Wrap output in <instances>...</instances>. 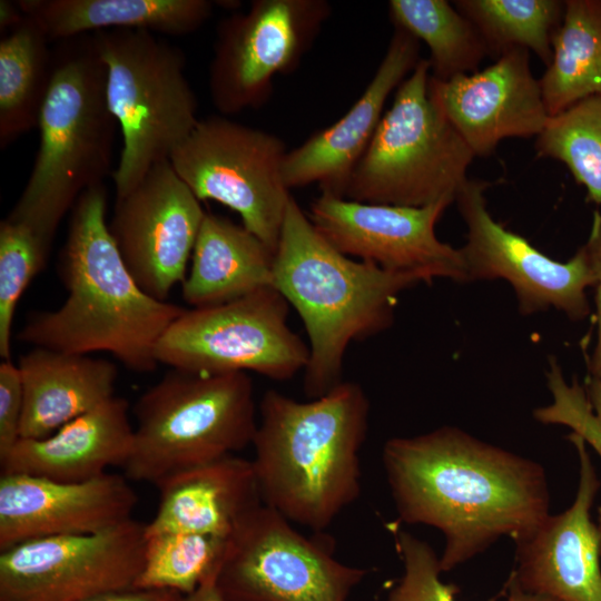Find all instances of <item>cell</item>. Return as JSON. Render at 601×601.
I'll return each mask as SVG.
<instances>
[{"label": "cell", "mask_w": 601, "mask_h": 601, "mask_svg": "<svg viewBox=\"0 0 601 601\" xmlns=\"http://www.w3.org/2000/svg\"><path fill=\"white\" fill-rule=\"evenodd\" d=\"M160 500L146 534L199 533L229 539L263 504L252 461L228 455L156 485Z\"/></svg>", "instance_id": "7402d4cb"}, {"label": "cell", "mask_w": 601, "mask_h": 601, "mask_svg": "<svg viewBox=\"0 0 601 601\" xmlns=\"http://www.w3.org/2000/svg\"><path fill=\"white\" fill-rule=\"evenodd\" d=\"M388 14L395 28L426 43L435 79L475 72L490 55L476 27L446 0H391Z\"/></svg>", "instance_id": "83f0119b"}, {"label": "cell", "mask_w": 601, "mask_h": 601, "mask_svg": "<svg viewBox=\"0 0 601 601\" xmlns=\"http://www.w3.org/2000/svg\"><path fill=\"white\" fill-rule=\"evenodd\" d=\"M18 367L23 390L21 439L46 437L115 396L118 371L108 359L33 347Z\"/></svg>", "instance_id": "603a6c76"}, {"label": "cell", "mask_w": 601, "mask_h": 601, "mask_svg": "<svg viewBox=\"0 0 601 601\" xmlns=\"http://www.w3.org/2000/svg\"><path fill=\"white\" fill-rule=\"evenodd\" d=\"M584 247L595 274L594 287L598 319V339L589 368L592 377L601 381V213L598 210L593 211L591 230Z\"/></svg>", "instance_id": "d590c367"}, {"label": "cell", "mask_w": 601, "mask_h": 601, "mask_svg": "<svg viewBox=\"0 0 601 601\" xmlns=\"http://www.w3.org/2000/svg\"><path fill=\"white\" fill-rule=\"evenodd\" d=\"M487 187L486 181L467 179L455 199L467 228L466 243L460 248L465 283L505 279L522 315L553 307L572 321L587 318L585 289L594 286L595 274L584 245L565 263L551 259L491 216Z\"/></svg>", "instance_id": "5bb4252c"}, {"label": "cell", "mask_w": 601, "mask_h": 601, "mask_svg": "<svg viewBox=\"0 0 601 601\" xmlns=\"http://www.w3.org/2000/svg\"><path fill=\"white\" fill-rule=\"evenodd\" d=\"M393 533L404 572L384 601H456L460 589L441 580L440 556L432 546L397 526Z\"/></svg>", "instance_id": "836d02e7"}, {"label": "cell", "mask_w": 601, "mask_h": 601, "mask_svg": "<svg viewBox=\"0 0 601 601\" xmlns=\"http://www.w3.org/2000/svg\"><path fill=\"white\" fill-rule=\"evenodd\" d=\"M495 601H555L551 598L532 593L521 589L515 582L508 579L503 595Z\"/></svg>", "instance_id": "ab89813d"}, {"label": "cell", "mask_w": 601, "mask_h": 601, "mask_svg": "<svg viewBox=\"0 0 601 601\" xmlns=\"http://www.w3.org/2000/svg\"><path fill=\"white\" fill-rule=\"evenodd\" d=\"M275 254L243 225L206 213L181 283L193 308L225 304L273 287Z\"/></svg>", "instance_id": "cb8c5ba5"}, {"label": "cell", "mask_w": 601, "mask_h": 601, "mask_svg": "<svg viewBox=\"0 0 601 601\" xmlns=\"http://www.w3.org/2000/svg\"><path fill=\"white\" fill-rule=\"evenodd\" d=\"M134 413L125 476L154 485L243 450L258 424L253 384L244 372L171 368L139 397Z\"/></svg>", "instance_id": "8992f818"}, {"label": "cell", "mask_w": 601, "mask_h": 601, "mask_svg": "<svg viewBox=\"0 0 601 601\" xmlns=\"http://www.w3.org/2000/svg\"><path fill=\"white\" fill-rule=\"evenodd\" d=\"M206 211L170 161L156 164L117 197L108 228L139 287L166 300L186 269Z\"/></svg>", "instance_id": "9a60e30c"}, {"label": "cell", "mask_w": 601, "mask_h": 601, "mask_svg": "<svg viewBox=\"0 0 601 601\" xmlns=\"http://www.w3.org/2000/svg\"><path fill=\"white\" fill-rule=\"evenodd\" d=\"M453 6L479 30L496 59L504 52L531 50L548 67L552 41L560 28L565 1L560 0H456Z\"/></svg>", "instance_id": "f1b7e54d"}, {"label": "cell", "mask_w": 601, "mask_h": 601, "mask_svg": "<svg viewBox=\"0 0 601 601\" xmlns=\"http://www.w3.org/2000/svg\"><path fill=\"white\" fill-rule=\"evenodd\" d=\"M57 42L33 167L7 217L28 226L49 247L81 194L112 175L118 127L107 100L106 65L93 35Z\"/></svg>", "instance_id": "5b68a950"}, {"label": "cell", "mask_w": 601, "mask_h": 601, "mask_svg": "<svg viewBox=\"0 0 601 601\" xmlns=\"http://www.w3.org/2000/svg\"><path fill=\"white\" fill-rule=\"evenodd\" d=\"M50 247L28 226L4 218L0 223V356L10 359L12 325L23 292L42 270Z\"/></svg>", "instance_id": "1f68e13d"}, {"label": "cell", "mask_w": 601, "mask_h": 601, "mask_svg": "<svg viewBox=\"0 0 601 601\" xmlns=\"http://www.w3.org/2000/svg\"><path fill=\"white\" fill-rule=\"evenodd\" d=\"M570 440L580 461L574 501L515 540V568L509 579L555 601H601V526L591 520L601 483L585 442L573 433Z\"/></svg>", "instance_id": "ac0fdd59"}, {"label": "cell", "mask_w": 601, "mask_h": 601, "mask_svg": "<svg viewBox=\"0 0 601 601\" xmlns=\"http://www.w3.org/2000/svg\"><path fill=\"white\" fill-rule=\"evenodd\" d=\"M134 426L125 398L112 396L42 439H20L0 460L1 474H27L59 482L98 477L124 466Z\"/></svg>", "instance_id": "44dd1931"}, {"label": "cell", "mask_w": 601, "mask_h": 601, "mask_svg": "<svg viewBox=\"0 0 601 601\" xmlns=\"http://www.w3.org/2000/svg\"><path fill=\"white\" fill-rule=\"evenodd\" d=\"M23 390L18 365L10 359L0 364V460L21 439Z\"/></svg>", "instance_id": "e575fe53"}, {"label": "cell", "mask_w": 601, "mask_h": 601, "mask_svg": "<svg viewBox=\"0 0 601 601\" xmlns=\"http://www.w3.org/2000/svg\"><path fill=\"white\" fill-rule=\"evenodd\" d=\"M286 145L274 134L221 116L200 119L169 161L201 200L238 213L242 225L276 253L288 201Z\"/></svg>", "instance_id": "30bf717a"}, {"label": "cell", "mask_w": 601, "mask_h": 601, "mask_svg": "<svg viewBox=\"0 0 601 601\" xmlns=\"http://www.w3.org/2000/svg\"><path fill=\"white\" fill-rule=\"evenodd\" d=\"M138 497L126 476L82 482L0 476V551L51 536L93 534L131 520Z\"/></svg>", "instance_id": "d6986e66"}, {"label": "cell", "mask_w": 601, "mask_h": 601, "mask_svg": "<svg viewBox=\"0 0 601 601\" xmlns=\"http://www.w3.org/2000/svg\"><path fill=\"white\" fill-rule=\"evenodd\" d=\"M24 18V13L20 9L17 1L1 0L0 1V30L4 35L18 26Z\"/></svg>", "instance_id": "74e56055"}, {"label": "cell", "mask_w": 601, "mask_h": 601, "mask_svg": "<svg viewBox=\"0 0 601 601\" xmlns=\"http://www.w3.org/2000/svg\"><path fill=\"white\" fill-rule=\"evenodd\" d=\"M441 200L424 207H404L349 200L321 193L308 218L337 250L384 269L421 272L432 280L465 283L460 248L441 242L435 226L451 205Z\"/></svg>", "instance_id": "2e32d148"}, {"label": "cell", "mask_w": 601, "mask_h": 601, "mask_svg": "<svg viewBox=\"0 0 601 601\" xmlns=\"http://www.w3.org/2000/svg\"><path fill=\"white\" fill-rule=\"evenodd\" d=\"M50 41L105 30L136 29L184 36L211 16L208 0H19Z\"/></svg>", "instance_id": "d4e9b609"}, {"label": "cell", "mask_w": 601, "mask_h": 601, "mask_svg": "<svg viewBox=\"0 0 601 601\" xmlns=\"http://www.w3.org/2000/svg\"><path fill=\"white\" fill-rule=\"evenodd\" d=\"M105 184L76 201L59 259L68 292L56 311L37 313L18 339L70 354H112L128 370L151 372L168 327L186 308L145 293L126 267L106 220Z\"/></svg>", "instance_id": "7a4b0ae2"}, {"label": "cell", "mask_w": 601, "mask_h": 601, "mask_svg": "<svg viewBox=\"0 0 601 601\" xmlns=\"http://www.w3.org/2000/svg\"><path fill=\"white\" fill-rule=\"evenodd\" d=\"M551 404L533 412L543 424H561L591 445L601 457V381L592 377L584 390L577 380L569 384L555 358L549 362Z\"/></svg>", "instance_id": "d6a6232c"}, {"label": "cell", "mask_w": 601, "mask_h": 601, "mask_svg": "<svg viewBox=\"0 0 601 601\" xmlns=\"http://www.w3.org/2000/svg\"><path fill=\"white\" fill-rule=\"evenodd\" d=\"M599 525L601 526V506L599 508Z\"/></svg>", "instance_id": "60d3db41"}, {"label": "cell", "mask_w": 601, "mask_h": 601, "mask_svg": "<svg viewBox=\"0 0 601 601\" xmlns=\"http://www.w3.org/2000/svg\"><path fill=\"white\" fill-rule=\"evenodd\" d=\"M420 60V41L407 31L395 28L372 80L347 112L287 151L283 164L286 187L318 184L322 193L343 197L351 174L380 125L388 96Z\"/></svg>", "instance_id": "ffe728a7"}, {"label": "cell", "mask_w": 601, "mask_h": 601, "mask_svg": "<svg viewBox=\"0 0 601 601\" xmlns=\"http://www.w3.org/2000/svg\"><path fill=\"white\" fill-rule=\"evenodd\" d=\"M181 597L171 590L129 588L101 593L83 601H179Z\"/></svg>", "instance_id": "8d00e7d4"}, {"label": "cell", "mask_w": 601, "mask_h": 601, "mask_svg": "<svg viewBox=\"0 0 601 601\" xmlns=\"http://www.w3.org/2000/svg\"><path fill=\"white\" fill-rule=\"evenodd\" d=\"M382 461L398 519L437 529L443 572L502 536L514 541L549 514L543 466L456 426L388 440Z\"/></svg>", "instance_id": "6da1fadb"}, {"label": "cell", "mask_w": 601, "mask_h": 601, "mask_svg": "<svg viewBox=\"0 0 601 601\" xmlns=\"http://www.w3.org/2000/svg\"><path fill=\"white\" fill-rule=\"evenodd\" d=\"M366 573L262 504L229 538L216 584L226 601H347Z\"/></svg>", "instance_id": "8fae6325"}, {"label": "cell", "mask_w": 601, "mask_h": 601, "mask_svg": "<svg viewBox=\"0 0 601 601\" xmlns=\"http://www.w3.org/2000/svg\"><path fill=\"white\" fill-rule=\"evenodd\" d=\"M252 461L263 504L321 531L361 493L359 451L370 401L355 382L298 402L275 390L260 400Z\"/></svg>", "instance_id": "3957f363"}, {"label": "cell", "mask_w": 601, "mask_h": 601, "mask_svg": "<svg viewBox=\"0 0 601 601\" xmlns=\"http://www.w3.org/2000/svg\"><path fill=\"white\" fill-rule=\"evenodd\" d=\"M50 40L24 14L0 40V147L38 128L52 77Z\"/></svg>", "instance_id": "484cf974"}, {"label": "cell", "mask_w": 601, "mask_h": 601, "mask_svg": "<svg viewBox=\"0 0 601 601\" xmlns=\"http://www.w3.org/2000/svg\"><path fill=\"white\" fill-rule=\"evenodd\" d=\"M228 540L184 532L146 534L144 565L135 588L193 593L218 575Z\"/></svg>", "instance_id": "f546056e"}, {"label": "cell", "mask_w": 601, "mask_h": 601, "mask_svg": "<svg viewBox=\"0 0 601 601\" xmlns=\"http://www.w3.org/2000/svg\"><path fill=\"white\" fill-rule=\"evenodd\" d=\"M216 579L217 575L209 578L193 593L183 595L179 601H226L217 588Z\"/></svg>", "instance_id": "f35d334b"}, {"label": "cell", "mask_w": 601, "mask_h": 601, "mask_svg": "<svg viewBox=\"0 0 601 601\" xmlns=\"http://www.w3.org/2000/svg\"><path fill=\"white\" fill-rule=\"evenodd\" d=\"M430 71L421 58L400 85L343 198L404 207L455 201L475 155L431 101Z\"/></svg>", "instance_id": "ba28073f"}, {"label": "cell", "mask_w": 601, "mask_h": 601, "mask_svg": "<svg viewBox=\"0 0 601 601\" xmlns=\"http://www.w3.org/2000/svg\"><path fill=\"white\" fill-rule=\"evenodd\" d=\"M106 65L107 100L121 132L112 171L117 197L128 194L156 164L168 161L199 118L180 48L146 30L92 33Z\"/></svg>", "instance_id": "52a82bcc"}, {"label": "cell", "mask_w": 601, "mask_h": 601, "mask_svg": "<svg viewBox=\"0 0 601 601\" xmlns=\"http://www.w3.org/2000/svg\"><path fill=\"white\" fill-rule=\"evenodd\" d=\"M432 279L384 269L332 246L292 196L273 264V287L300 316L309 339L304 391L317 398L342 380L348 345L388 328L398 295Z\"/></svg>", "instance_id": "277c9868"}, {"label": "cell", "mask_w": 601, "mask_h": 601, "mask_svg": "<svg viewBox=\"0 0 601 601\" xmlns=\"http://www.w3.org/2000/svg\"><path fill=\"white\" fill-rule=\"evenodd\" d=\"M331 12L326 0H255L221 20L208 71L214 107L233 116L263 106L274 77L299 66Z\"/></svg>", "instance_id": "7c38bea8"}, {"label": "cell", "mask_w": 601, "mask_h": 601, "mask_svg": "<svg viewBox=\"0 0 601 601\" xmlns=\"http://www.w3.org/2000/svg\"><path fill=\"white\" fill-rule=\"evenodd\" d=\"M428 97L475 157L490 156L506 138H531L549 115L530 51L514 48L489 67L449 80L430 76Z\"/></svg>", "instance_id": "e0dca14e"}, {"label": "cell", "mask_w": 601, "mask_h": 601, "mask_svg": "<svg viewBox=\"0 0 601 601\" xmlns=\"http://www.w3.org/2000/svg\"><path fill=\"white\" fill-rule=\"evenodd\" d=\"M146 524L26 541L0 551V601H83L135 588L144 565Z\"/></svg>", "instance_id": "4fadbf2b"}, {"label": "cell", "mask_w": 601, "mask_h": 601, "mask_svg": "<svg viewBox=\"0 0 601 601\" xmlns=\"http://www.w3.org/2000/svg\"><path fill=\"white\" fill-rule=\"evenodd\" d=\"M534 147L538 156L563 162L587 189V199L601 205V96L549 117Z\"/></svg>", "instance_id": "4dcf8cb0"}, {"label": "cell", "mask_w": 601, "mask_h": 601, "mask_svg": "<svg viewBox=\"0 0 601 601\" xmlns=\"http://www.w3.org/2000/svg\"><path fill=\"white\" fill-rule=\"evenodd\" d=\"M539 81L549 117L601 96V0L565 1L552 59Z\"/></svg>", "instance_id": "4316f807"}, {"label": "cell", "mask_w": 601, "mask_h": 601, "mask_svg": "<svg viewBox=\"0 0 601 601\" xmlns=\"http://www.w3.org/2000/svg\"><path fill=\"white\" fill-rule=\"evenodd\" d=\"M288 303L274 287L210 307L185 309L157 344V363L224 374L252 371L286 381L305 370L309 348L287 325Z\"/></svg>", "instance_id": "9c48e42d"}]
</instances>
